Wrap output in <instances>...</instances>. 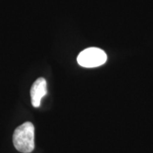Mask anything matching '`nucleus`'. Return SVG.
I'll list each match as a JSON object with an SVG mask.
<instances>
[{"instance_id": "f257e3e1", "label": "nucleus", "mask_w": 153, "mask_h": 153, "mask_svg": "<svg viewBox=\"0 0 153 153\" xmlns=\"http://www.w3.org/2000/svg\"><path fill=\"white\" fill-rule=\"evenodd\" d=\"M15 148L22 153H30L34 150V126L30 122H26L15 129L13 135Z\"/></svg>"}, {"instance_id": "f03ea898", "label": "nucleus", "mask_w": 153, "mask_h": 153, "mask_svg": "<svg viewBox=\"0 0 153 153\" xmlns=\"http://www.w3.org/2000/svg\"><path fill=\"white\" fill-rule=\"evenodd\" d=\"M107 55L103 50L98 48H89L79 53L77 62L84 68H92L101 66L106 62Z\"/></svg>"}, {"instance_id": "7ed1b4c3", "label": "nucleus", "mask_w": 153, "mask_h": 153, "mask_svg": "<svg viewBox=\"0 0 153 153\" xmlns=\"http://www.w3.org/2000/svg\"><path fill=\"white\" fill-rule=\"evenodd\" d=\"M47 94V82L43 77L36 80L30 89L31 104L33 107L38 108L41 106V99Z\"/></svg>"}]
</instances>
